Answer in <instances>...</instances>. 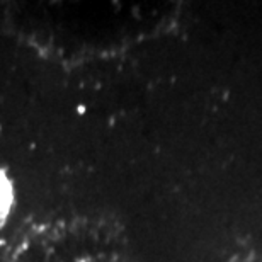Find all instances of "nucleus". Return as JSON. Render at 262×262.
Here are the masks:
<instances>
[{"instance_id": "1", "label": "nucleus", "mask_w": 262, "mask_h": 262, "mask_svg": "<svg viewBox=\"0 0 262 262\" xmlns=\"http://www.w3.org/2000/svg\"><path fill=\"white\" fill-rule=\"evenodd\" d=\"M14 203V189L10 180L7 179V175L0 170V225L3 223V220L7 218L10 208Z\"/></svg>"}]
</instances>
